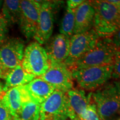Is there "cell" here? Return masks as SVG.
Instances as JSON below:
<instances>
[{"mask_svg":"<svg viewBox=\"0 0 120 120\" xmlns=\"http://www.w3.org/2000/svg\"><path fill=\"white\" fill-rule=\"evenodd\" d=\"M94 10L90 1H84L75 10L74 34L83 33L93 28Z\"/></svg>","mask_w":120,"mask_h":120,"instance_id":"obj_13","label":"cell"},{"mask_svg":"<svg viewBox=\"0 0 120 120\" xmlns=\"http://www.w3.org/2000/svg\"><path fill=\"white\" fill-rule=\"evenodd\" d=\"M8 71L9 70L6 68L2 62L0 61V79H4Z\"/></svg>","mask_w":120,"mask_h":120,"instance_id":"obj_26","label":"cell"},{"mask_svg":"<svg viewBox=\"0 0 120 120\" xmlns=\"http://www.w3.org/2000/svg\"><path fill=\"white\" fill-rule=\"evenodd\" d=\"M118 82H119V84H120V79H119V81H118Z\"/></svg>","mask_w":120,"mask_h":120,"instance_id":"obj_30","label":"cell"},{"mask_svg":"<svg viewBox=\"0 0 120 120\" xmlns=\"http://www.w3.org/2000/svg\"><path fill=\"white\" fill-rule=\"evenodd\" d=\"M70 44V39L62 34L51 37L45 48L49 62H64L69 55Z\"/></svg>","mask_w":120,"mask_h":120,"instance_id":"obj_12","label":"cell"},{"mask_svg":"<svg viewBox=\"0 0 120 120\" xmlns=\"http://www.w3.org/2000/svg\"><path fill=\"white\" fill-rule=\"evenodd\" d=\"M69 103L75 118L79 117L91 101V93L86 96L85 91L82 89H72L67 92Z\"/></svg>","mask_w":120,"mask_h":120,"instance_id":"obj_17","label":"cell"},{"mask_svg":"<svg viewBox=\"0 0 120 120\" xmlns=\"http://www.w3.org/2000/svg\"><path fill=\"white\" fill-rule=\"evenodd\" d=\"M40 120H73L67 93L55 90L40 105Z\"/></svg>","mask_w":120,"mask_h":120,"instance_id":"obj_5","label":"cell"},{"mask_svg":"<svg viewBox=\"0 0 120 120\" xmlns=\"http://www.w3.org/2000/svg\"><path fill=\"white\" fill-rule=\"evenodd\" d=\"M1 14L9 25L19 23L21 13V1H4Z\"/></svg>","mask_w":120,"mask_h":120,"instance_id":"obj_18","label":"cell"},{"mask_svg":"<svg viewBox=\"0 0 120 120\" xmlns=\"http://www.w3.org/2000/svg\"><path fill=\"white\" fill-rule=\"evenodd\" d=\"M2 100L14 118L21 110L23 103L31 101L24 86L12 88L4 93Z\"/></svg>","mask_w":120,"mask_h":120,"instance_id":"obj_14","label":"cell"},{"mask_svg":"<svg viewBox=\"0 0 120 120\" xmlns=\"http://www.w3.org/2000/svg\"><path fill=\"white\" fill-rule=\"evenodd\" d=\"M0 99H1V98H0Z\"/></svg>","mask_w":120,"mask_h":120,"instance_id":"obj_33","label":"cell"},{"mask_svg":"<svg viewBox=\"0 0 120 120\" xmlns=\"http://www.w3.org/2000/svg\"><path fill=\"white\" fill-rule=\"evenodd\" d=\"M4 85L2 83V82L0 81V98H2L4 94Z\"/></svg>","mask_w":120,"mask_h":120,"instance_id":"obj_27","label":"cell"},{"mask_svg":"<svg viewBox=\"0 0 120 120\" xmlns=\"http://www.w3.org/2000/svg\"><path fill=\"white\" fill-rule=\"evenodd\" d=\"M120 49L113 44L111 38H100L95 46L76 61L70 70L113 64Z\"/></svg>","mask_w":120,"mask_h":120,"instance_id":"obj_3","label":"cell"},{"mask_svg":"<svg viewBox=\"0 0 120 120\" xmlns=\"http://www.w3.org/2000/svg\"><path fill=\"white\" fill-rule=\"evenodd\" d=\"M113 64L72 70L73 80L84 91H94L111 79Z\"/></svg>","mask_w":120,"mask_h":120,"instance_id":"obj_4","label":"cell"},{"mask_svg":"<svg viewBox=\"0 0 120 120\" xmlns=\"http://www.w3.org/2000/svg\"><path fill=\"white\" fill-rule=\"evenodd\" d=\"M39 77L51 84L58 91L67 93L73 88L72 71L64 62L50 63L47 71Z\"/></svg>","mask_w":120,"mask_h":120,"instance_id":"obj_9","label":"cell"},{"mask_svg":"<svg viewBox=\"0 0 120 120\" xmlns=\"http://www.w3.org/2000/svg\"><path fill=\"white\" fill-rule=\"evenodd\" d=\"M100 37L92 28L87 32L73 34L70 38V52L64 64L71 69L76 61L95 46Z\"/></svg>","mask_w":120,"mask_h":120,"instance_id":"obj_7","label":"cell"},{"mask_svg":"<svg viewBox=\"0 0 120 120\" xmlns=\"http://www.w3.org/2000/svg\"><path fill=\"white\" fill-rule=\"evenodd\" d=\"M118 9H119V12H120V5L118 6Z\"/></svg>","mask_w":120,"mask_h":120,"instance_id":"obj_29","label":"cell"},{"mask_svg":"<svg viewBox=\"0 0 120 120\" xmlns=\"http://www.w3.org/2000/svg\"><path fill=\"white\" fill-rule=\"evenodd\" d=\"M83 2V0H68L67 1V8L75 10Z\"/></svg>","mask_w":120,"mask_h":120,"instance_id":"obj_24","label":"cell"},{"mask_svg":"<svg viewBox=\"0 0 120 120\" xmlns=\"http://www.w3.org/2000/svg\"><path fill=\"white\" fill-rule=\"evenodd\" d=\"M3 2H4V1H1V0H0V8H1L2 6Z\"/></svg>","mask_w":120,"mask_h":120,"instance_id":"obj_28","label":"cell"},{"mask_svg":"<svg viewBox=\"0 0 120 120\" xmlns=\"http://www.w3.org/2000/svg\"><path fill=\"white\" fill-rule=\"evenodd\" d=\"M25 49L23 41L20 38L7 39L0 47V61L8 70L21 65Z\"/></svg>","mask_w":120,"mask_h":120,"instance_id":"obj_11","label":"cell"},{"mask_svg":"<svg viewBox=\"0 0 120 120\" xmlns=\"http://www.w3.org/2000/svg\"></svg>","mask_w":120,"mask_h":120,"instance_id":"obj_32","label":"cell"},{"mask_svg":"<svg viewBox=\"0 0 120 120\" xmlns=\"http://www.w3.org/2000/svg\"><path fill=\"white\" fill-rule=\"evenodd\" d=\"M75 22V10L67 8L62 19L60 28V34L71 38L74 34Z\"/></svg>","mask_w":120,"mask_h":120,"instance_id":"obj_20","label":"cell"},{"mask_svg":"<svg viewBox=\"0 0 120 120\" xmlns=\"http://www.w3.org/2000/svg\"><path fill=\"white\" fill-rule=\"evenodd\" d=\"M120 120V118H119V119H118V120Z\"/></svg>","mask_w":120,"mask_h":120,"instance_id":"obj_31","label":"cell"},{"mask_svg":"<svg viewBox=\"0 0 120 120\" xmlns=\"http://www.w3.org/2000/svg\"><path fill=\"white\" fill-rule=\"evenodd\" d=\"M49 64L46 49L37 42L30 43L25 48L21 66L27 72L39 77L47 71Z\"/></svg>","mask_w":120,"mask_h":120,"instance_id":"obj_6","label":"cell"},{"mask_svg":"<svg viewBox=\"0 0 120 120\" xmlns=\"http://www.w3.org/2000/svg\"><path fill=\"white\" fill-rule=\"evenodd\" d=\"M8 24L0 13V47L7 40Z\"/></svg>","mask_w":120,"mask_h":120,"instance_id":"obj_21","label":"cell"},{"mask_svg":"<svg viewBox=\"0 0 120 120\" xmlns=\"http://www.w3.org/2000/svg\"><path fill=\"white\" fill-rule=\"evenodd\" d=\"M0 120H14L13 117L3 102L2 98L0 99Z\"/></svg>","mask_w":120,"mask_h":120,"instance_id":"obj_23","label":"cell"},{"mask_svg":"<svg viewBox=\"0 0 120 120\" xmlns=\"http://www.w3.org/2000/svg\"><path fill=\"white\" fill-rule=\"evenodd\" d=\"M41 4L38 24L34 38L40 45L46 44L51 37L53 15L59 1H40Z\"/></svg>","mask_w":120,"mask_h":120,"instance_id":"obj_8","label":"cell"},{"mask_svg":"<svg viewBox=\"0 0 120 120\" xmlns=\"http://www.w3.org/2000/svg\"><path fill=\"white\" fill-rule=\"evenodd\" d=\"M90 1L94 10L93 29L100 38H111L120 29L118 7L108 0Z\"/></svg>","mask_w":120,"mask_h":120,"instance_id":"obj_1","label":"cell"},{"mask_svg":"<svg viewBox=\"0 0 120 120\" xmlns=\"http://www.w3.org/2000/svg\"><path fill=\"white\" fill-rule=\"evenodd\" d=\"M112 42L116 47L120 49V29L117 31L114 35L111 38Z\"/></svg>","mask_w":120,"mask_h":120,"instance_id":"obj_25","label":"cell"},{"mask_svg":"<svg viewBox=\"0 0 120 120\" xmlns=\"http://www.w3.org/2000/svg\"><path fill=\"white\" fill-rule=\"evenodd\" d=\"M35 76L23 70L21 65H19L11 70H9L4 80V92L8 90L16 87L24 86L35 79Z\"/></svg>","mask_w":120,"mask_h":120,"instance_id":"obj_16","label":"cell"},{"mask_svg":"<svg viewBox=\"0 0 120 120\" xmlns=\"http://www.w3.org/2000/svg\"><path fill=\"white\" fill-rule=\"evenodd\" d=\"M101 120H111L120 109V86L118 81L106 83L91 92Z\"/></svg>","mask_w":120,"mask_h":120,"instance_id":"obj_2","label":"cell"},{"mask_svg":"<svg viewBox=\"0 0 120 120\" xmlns=\"http://www.w3.org/2000/svg\"><path fill=\"white\" fill-rule=\"evenodd\" d=\"M30 100L41 105L55 91V88L40 77L34 79L25 85Z\"/></svg>","mask_w":120,"mask_h":120,"instance_id":"obj_15","label":"cell"},{"mask_svg":"<svg viewBox=\"0 0 120 120\" xmlns=\"http://www.w3.org/2000/svg\"><path fill=\"white\" fill-rule=\"evenodd\" d=\"M111 79H120V49L114 58L113 62Z\"/></svg>","mask_w":120,"mask_h":120,"instance_id":"obj_22","label":"cell"},{"mask_svg":"<svg viewBox=\"0 0 120 120\" xmlns=\"http://www.w3.org/2000/svg\"><path fill=\"white\" fill-rule=\"evenodd\" d=\"M41 4L38 1H21L19 25L22 34L27 39L34 37L38 24Z\"/></svg>","mask_w":120,"mask_h":120,"instance_id":"obj_10","label":"cell"},{"mask_svg":"<svg viewBox=\"0 0 120 120\" xmlns=\"http://www.w3.org/2000/svg\"><path fill=\"white\" fill-rule=\"evenodd\" d=\"M40 105L32 101L26 102L14 120H40Z\"/></svg>","mask_w":120,"mask_h":120,"instance_id":"obj_19","label":"cell"}]
</instances>
